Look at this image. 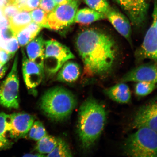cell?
Returning <instances> with one entry per match:
<instances>
[{
	"label": "cell",
	"mask_w": 157,
	"mask_h": 157,
	"mask_svg": "<svg viewBox=\"0 0 157 157\" xmlns=\"http://www.w3.org/2000/svg\"><path fill=\"white\" fill-rule=\"evenodd\" d=\"M75 46L88 76L101 75L112 69L117 49L110 35L99 29L90 28L78 35Z\"/></svg>",
	"instance_id": "obj_1"
},
{
	"label": "cell",
	"mask_w": 157,
	"mask_h": 157,
	"mask_svg": "<svg viewBox=\"0 0 157 157\" xmlns=\"http://www.w3.org/2000/svg\"><path fill=\"white\" fill-rule=\"evenodd\" d=\"M107 119L103 105L91 97L86 99L80 106L78 113V130L83 148L89 150L103 132Z\"/></svg>",
	"instance_id": "obj_2"
},
{
	"label": "cell",
	"mask_w": 157,
	"mask_h": 157,
	"mask_svg": "<svg viewBox=\"0 0 157 157\" xmlns=\"http://www.w3.org/2000/svg\"><path fill=\"white\" fill-rule=\"evenodd\" d=\"M77 105L73 94L66 88H51L41 98V109L47 117L55 121H62L71 114Z\"/></svg>",
	"instance_id": "obj_3"
},
{
	"label": "cell",
	"mask_w": 157,
	"mask_h": 157,
	"mask_svg": "<svg viewBox=\"0 0 157 157\" xmlns=\"http://www.w3.org/2000/svg\"><path fill=\"white\" fill-rule=\"evenodd\" d=\"M137 129L125 141L124 150L125 154L134 157H156V131L147 128Z\"/></svg>",
	"instance_id": "obj_4"
},
{
	"label": "cell",
	"mask_w": 157,
	"mask_h": 157,
	"mask_svg": "<svg viewBox=\"0 0 157 157\" xmlns=\"http://www.w3.org/2000/svg\"><path fill=\"white\" fill-rule=\"evenodd\" d=\"M74 58L65 45L54 39L44 41V68L49 76L54 75L66 62Z\"/></svg>",
	"instance_id": "obj_5"
},
{
	"label": "cell",
	"mask_w": 157,
	"mask_h": 157,
	"mask_svg": "<svg viewBox=\"0 0 157 157\" xmlns=\"http://www.w3.org/2000/svg\"><path fill=\"white\" fill-rule=\"evenodd\" d=\"M18 62L17 54L10 72L0 85V103L8 109H18L19 107Z\"/></svg>",
	"instance_id": "obj_6"
},
{
	"label": "cell",
	"mask_w": 157,
	"mask_h": 157,
	"mask_svg": "<svg viewBox=\"0 0 157 157\" xmlns=\"http://www.w3.org/2000/svg\"><path fill=\"white\" fill-rule=\"evenodd\" d=\"M80 0H72L66 4L58 5L48 15L49 28L55 31L67 28L74 22Z\"/></svg>",
	"instance_id": "obj_7"
},
{
	"label": "cell",
	"mask_w": 157,
	"mask_h": 157,
	"mask_svg": "<svg viewBox=\"0 0 157 157\" xmlns=\"http://www.w3.org/2000/svg\"><path fill=\"white\" fill-rule=\"evenodd\" d=\"M35 117L28 113H15L8 115V132L11 138H24L34 122Z\"/></svg>",
	"instance_id": "obj_8"
},
{
	"label": "cell",
	"mask_w": 157,
	"mask_h": 157,
	"mask_svg": "<svg viewBox=\"0 0 157 157\" xmlns=\"http://www.w3.org/2000/svg\"><path fill=\"white\" fill-rule=\"evenodd\" d=\"M132 24L136 27L142 25L146 18L148 5L146 0H115Z\"/></svg>",
	"instance_id": "obj_9"
},
{
	"label": "cell",
	"mask_w": 157,
	"mask_h": 157,
	"mask_svg": "<svg viewBox=\"0 0 157 157\" xmlns=\"http://www.w3.org/2000/svg\"><path fill=\"white\" fill-rule=\"evenodd\" d=\"M151 25L147 31L142 46L138 52L143 59L157 61V0H155Z\"/></svg>",
	"instance_id": "obj_10"
},
{
	"label": "cell",
	"mask_w": 157,
	"mask_h": 157,
	"mask_svg": "<svg viewBox=\"0 0 157 157\" xmlns=\"http://www.w3.org/2000/svg\"><path fill=\"white\" fill-rule=\"evenodd\" d=\"M157 105L156 100L143 106L137 111L133 119L134 128H147L157 131Z\"/></svg>",
	"instance_id": "obj_11"
},
{
	"label": "cell",
	"mask_w": 157,
	"mask_h": 157,
	"mask_svg": "<svg viewBox=\"0 0 157 157\" xmlns=\"http://www.w3.org/2000/svg\"><path fill=\"white\" fill-rule=\"evenodd\" d=\"M22 53V72L25 85L29 90L34 89L43 81L44 70L27 58L24 50Z\"/></svg>",
	"instance_id": "obj_12"
},
{
	"label": "cell",
	"mask_w": 157,
	"mask_h": 157,
	"mask_svg": "<svg viewBox=\"0 0 157 157\" xmlns=\"http://www.w3.org/2000/svg\"><path fill=\"white\" fill-rule=\"evenodd\" d=\"M121 82H146L157 83V67L156 64H145L135 68L125 74Z\"/></svg>",
	"instance_id": "obj_13"
},
{
	"label": "cell",
	"mask_w": 157,
	"mask_h": 157,
	"mask_svg": "<svg viewBox=\"0 0 157 157\" xmlns=\"http://www.w3.org/2000/svg\"><path fill=\"white\" fill-rule=\"evenodd\" d=\"M105 15L116 30L131 42V26L128 19L122 13L111 7Z\"/></svg>",
	"instance_id": "obj_14"
},
{
	"label": "cell",
	"mask_w": 157,
	"mask_h": 157,
	"mask_svg": "<svg viewBox=\"0 0 157 157\" xmlns=\"http://www.w3.org/2000/svg\"><path fill=\"white\" fill-rule=\"evenodd\" d=\"M44 41L42 35H40L31 40L26 46L29 59L44 70Z\"/></svg>",
	"instance_id": "obj_15"
},
{
	"label": "cell",
	"mask_w": 157,
	"mask_h": 157,
	"mask_svg": "<svg viewBox=\"0 0 157 157\" xmlns=\"http://www.w3.org/2000/svg\"><path fill=\"white\" fill-rule=\"evenodd\" d=\"M60 70L57 76V80L64 83H72L76 81L81 74L79 65L73 61L66 62Z\"/></svg>",
	"instance_id": "obj_16"
},
{
	"label": "cell",
	"mask_w": 157,
	"mask_h": 157,
	"mask_svg": "<svg viewBox=\"0 0 157 157\" xmlns=\"http://www.w3.org/2000/svg\"><path fill=\"white\" fill-rule=\"evenodd\" d=\"M105 93L110 99L117 103L125 104L131 101V93L130 89L126 84L123 82L105 90Z\"/></svg>",
	"instance_id": "obj_17"
},
{
	"label": "cell",
	"mask_w": 157,
	"mask_h": 157,
	"mask_svg": "<svg viewBox=\"0 0 157 157\" xmlns=\"http://www.w3.org/2000/svg\"><path fill=\"white\" fill-rule=\"evenodd\" d=\"M106 18L104 13L98 12L88 7L78 10L76 13L74 22L80 25H88Z\"/></svg>",
	"instance_id": "obj_18"
},
{
	"label": "cell",
	"mask_w": 157,
	"mask_h": 157,
	"mask_svg": "<svg viewBox=\"0 0 157 157\" xmlns=\"http://www.w3.org/2000/svg\"><path fill=\"white\" fill-rule=\"evenodd\" d=\"M43 27L32 21L17 33L16 38L19 46L24 47L36 38Z\"/></svg>",
	"instance_id": "obj_19"
},
{
	"label": "cell",
	"mask_w": 157,
	"mask_h": 157,
	"mask_svg": "<svg viewBox=\"0 0 157 157\" xmlns=\"http://www.w3.org/2000/svg\"><path fill=\"white\" fill-rule=\"evenodd\" d=\"M32 21L30 13L25 11L19 12L9 21L10 28L16 37L17 33Z\"/></svg>",
	"instance_id": "obj_20"
},
{
	"label": "cell",
	"mask_w": 157,
	"mask_h": 157,
	"mask_svg": "<svg viewBox=\"0 0 157 157\" xmlns=\"http://www.w3.org/2000/svg\"><path fill=\"white\" fill-rule=\"evenodd\" d=\"M59 138L47 135L37 142L35 149L39 154H48L57 145Z\"/></svg>",
	"instance_id": "obj_21"
},
{
	"label": "cell",
	"mask_w": 157,
	"mask_h": 157,
	"mask_svg": "<svg viewBox=\"0 0 157 157\" xmlns=\"http://www.w3.org/2000/svg\"><path fill=\"white\" fill-rule=\"evenodd\" d=\"M47 156L58 157H72V153L69 146L63 139L60 138L57 145Z\"/></svg>",
	"instance_id": "obj_22"
},
{
	"label": "cell",
	"mask_w": 157,
	"mask_h": 157,
	"mask_svg": "<svg viewBox=\"0 0 157 157\" xmlns=\"http://www.w3.org/2000/svg\"><path fill=\"white\" fill-rule=\"evenodd\" d=\"M31 11L30 14L33 22L42 27L50 29L48 23V13L40 8Z\"/></svg>",
	"instance_id": "obj_23"
},
{
	"label": "cell",
	"mask_w": 157,
	"mask_h": 157,
	"mask_svg": "<svg viewBox=\"0 0 157 157\" xmlns=\"http://www.w3.org/2000/svg\"><path fill=\"white\" fill-rule=\"evenodd\" d=\"M88 7L105 15L111 7L107 0H84Z\"/></svg>",
	"instance_id": "obj_24"
},
{
	"label": "cell",
	"mask_w": 157,
	"mask_h": 157,
	"mask_svg": "<svg viewBox=\"0 0 157 157\" xmlns=\"http://www.w3.org/2000/svg\"><path fill=\"white\" fill-rule=\"evenodd\" d=\"M156 84L146 82H137L135 87V94L140 97L148 95L156 88Z\"/></svg>",
	"instance_id": "obj_25"
},
{
	"label": "cell",
	"mask_w": 157,
	"mask_h": 157,
	"mask_svg": "<svg viewBox=\"0 0 157 157\" xmlns=\"http://www.w3.org/2000/svg\"><path fill=\"white\" fill-rule=\"evenodd\" d=\"M2 13L8 21L18 13L20 11L17 7L13 4H10L2 7Z\"/></svg>",
	"instance_id": "obj_26"
},
{
	"label": "cell",
	"mask_w": 157,
	"mask_h": 157,
	"mask_svg": "<svg viewBox=\"0 0 157 157\" xmlns=\"http://www.w3.org/2000/svg\"><path fill=\"white\" fill-rule=\"evenodd\" d=\"M19 45L16 37L10 39L3 43L1 48L5 49L11 54H14L19 48Z\"/></svg>",
	"instance_id": "obj_27"
},
{
	"label": "cell",
	"mask_w": 157,
	"mask_h": 157,
	"mask_svg": "<svg viewBox=\"0 0 157 157\" xmlns=\"http://www.w3.org/2000/svg\"><path fill=\"white\" fill-rule=\"evenodd\" d=\"M57 5L54 0H40L39 7L48 14L56 8Z\"/></svg>",
	"instance_id": "obj_28"
},
{
	"label": "cell",
	"mask_w": 157,
	"mask_h": 157,
	"mask_svg": "<svg viewBox=\"0 0 157 157\" xmlns=\"http://www.w3.org/2000/svg\"><path fill=\"white\" fill-rule=\"evenodd\" d=\"M8 115L4 112L0 113V135L6 137L8 132Z\"/></svg>",
	"instance_id": "obj_29"
},
{
	"label": "cell",
	"mask_w": 157,
	"mask_h": 157,
	"mask_svg": "<svg viewBox=\"0 0 157 157\" xmlns=\"http://www.w3.org/2000/svg\"><path fill=\"white\" fill-rule=\"evenodd\" d=\"M14 55L5 49L0 48V63L3 64H7L14 56Z\"/></svg>",
	"instance_id": "obj_30"
},
{
	"label": "cell",
	"mask_w": 157,
	"mask_h": 157,
	"mask_svg": "<svg viewBox=\"0 0 157 157\" xmlns=\"http://www.w3.org/2000/svg\"><path fill=\"white\" fill-rule=\"evenodd\" d=\"M47 135H48V134L44 125H43L42 122L39 121L38 127L37 128L36 132H35L33 140L38 141Z\"/></svg>",
	"instance_id": "obj_31"
},
{
	"label": "cell",
	"mask_w": 157,
	"mask_h": 157,
	"mask_svg": "<svg viewBox=\"0 0 157 157\" xmlns=\"http://www.w3.org/2000/svg\"><path fill=\"white\" fill-rule=\"evenodd\" d=\"M40 0H27L25 11H31L37 8L40 4Z\"/></svg>",
	"instance_id": "obj_32"
},
{
	"label": "cell",
	"mask_w": 157,
	"mask_h": 157,
	"mask_svg": "<svg viewBox=\"0 0 157 157\" xmlns=\"http://www.w3.org/2000/svg\"><path fill=\"white\" fill-rule=\"evenodd\" d=\"M27 0H14L13 4L15 5L20 11H25Z\"/></svg>",
	"instance_id": "obj_33"
},
{
	"label": "cell",
	"mask_w": 157,
	"mask_h": 157,
	"mask_svg": "<svg viewBox=\"0 0 157 157\" xmlns=\"http://www.w3.org/2000/svg\"><path fill=\"white\" fill-rule=\"evenodd\" d=\"M39 121H35L32 126L29 129V137L30 139H33L34 138L35 132H36L37 128H38Z\"/></svg>",
	"instance_id": "obj_34"
},
{
	"label": "cell",
	"mask_w": 157,
	"mask_h": 157,
	"mask_svg": "<svg viewBox=\"0 0 157 157\" xmlns=\"http://www.w3.org/2000/svg\"><path fill=\"white\" fill-rule=\"evenodd\" d=\"M10 145V142L6 137L0 135V150L7 148Z\"/></svg>",
	"instance_id": "obj_35"
},
{
	"label": "cell",
	"mask_w": 157,
	"mask_h": 157,
	"mask_svg": "<svg viewBox=\"0 0 157 157\" xmlns=\"http://www.w3.org/2000/svg\"><path fill=\"white\" fill-rule=\"evenodd\" d=\"M9 68V64H3L0 63V79L5 75Z\"/></svg>",
	"instance_id": "obj_36"
},
{
	"label": "cell",
	"mask_w": 157,
	"mask_h": 157,
	"mask_svg": "<svg viewBox=\"0 0 157 157\" xmlns=\"http://www.w3.org/2000/svg\"><path fill=\"white\" fill-rule=\"evenodd\" d=\"M57 5H62L66 4L70 2H71L72 0H54Z\"/></svg>",
	"instance_id": "obj_37"
},
{
	"label": "cell",
	"mask_w": 157,
	"mask_h": 157,
	"mask_svg": "<svg viewBox=\"0 0 157 157\" xmlns=\"http://www.w3.org/2000/svg\"><path fill=\"white\" fill-rule=\"evenodd\" d=\"M45 156L44 155L41 154H39V153H38V154H26L25 155L23 156V157H43L44 156Z\"/></svg>",
	"instance_id": "obj_38"
}]
</instances>
